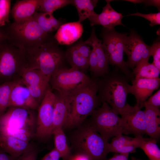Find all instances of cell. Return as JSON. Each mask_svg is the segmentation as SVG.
Returning <instances> with one entry per match:
<instances>
[{
	"instance_id": "6da1fadb",
	"label": "cell",
	"mask_w": 160,
	"mask_h": 160,
	"mask_svg": "<svg viewBox=\"0 0 160 160\" xmlns=\"http://www.w3.org/2000/svg\"><path fill=\"white\" fill-rule=\"evenodd\" d=\"M36 110L10 107L0 116V134L29 142L35 137Z\"/></svg>"
},
{
	"instance_id": "7a4b0ae2",
	"label": "cell",
	"mask_w": 160,
	"mask_h": 160,
	"mask_svg": "<svg viewBox=\"0 0 160 160\" xmlns=\"http://www.w3.org/2000/svg\"><path fill=\"white\" fill-rule=\"evenodd\" d=\"M9 42L24 52L35 49L50 39L33 17L24 22H14L4 30Z\"/></svg>"
},
{
	"instance_id": "3957f363",
	"label": "cell",
	"mask_w": 160,
	"mask_h": 160,
	"mask_svg": "<svg viewBox=\"0 0 160 160\" xmlns=\"http://www.w3.org/2000/svg\"><path fill=\"white\" fill-rule=\"evenodd\" d=\"M24 53L26 68L38 69L49 77L62 68L64 55L50 39L35 49Z\"/></svg>"
},
{
	"instance_id": "277c9868",
	"label": "cell",
	"mask_w": 160,
	"mask_h": 160,
	"mask_svg": "<svg viewBox=\"0 0 160 160\" xmlns=\"http://www.w3.org/2000/svg\"><path fill=\"white\" fill-rule=\"evenodd\" d=\"M96 80L72 96L70 113L63 127H77L96 109L100 100Z\"/></svg>"
},
{
	"instance_id": "5b68a950",
	"label": "cell",
	"mask_w": 160,
	"mask_h": 160,
	"mask_svg": "<svg viewBox=\"0 0 160 160\" xmlns=\"http://www.w3.org/2000/svg\"><path fill=\"white\" fill-rule=\"evenodd\" d=\"M102 76L100 80H96L99 99L100 101L106 102L116 113L120 114L127 103L130 85L125 77L118 74L109 73Z\"/></svg>"
},
{
	"instance_id": "8992f818",
	"label": "cell",
	"mask_w": 160,
	"mask_h": 160,
	"mask_svg": "<svg viewBox=\"0 0 160 160\" xmlns=\"http://www.w3.org/2000/svg\"><path fill=\"white\" fill-rule=\"evenodd\" d=\"M73 142L77 153L86 155L91 160H104L109 153L108 140L89 124L82 127L76 131Z\"/></svg>"
},
{
	"instance_id": "52a82bcc",
	"label": "cell",
	"mask_w": 160,
	"mask_h": 160,
	"mask_svg": "<svg viewBox=\"0 0 160 160\" xmlns=\"http://www.w3.org/2000/svg\"><path fill=\"white\" fill-rule=\"evenodd\" d=\"M26 65L23 51L8 41L0 44V85L21 79Z\"/></svg>"
},
{
	"instance_id": "ba28073f",
	"label": "cell",
	"mask_w": 160,
	"mask_h": 160,
	"mask_svg": "<svg viewBox=\"0 0 160 160\" xmlns=\"http://www.w3.org/2000/svg\"><path fill=\"white\" fill-rule=\"evenodd\" d=\"M92 80L77 69L62 68L50 76L49 83L52 90L55 89L64 96L72 97L87 86Z\"/></svg>"
},
{
	"instance_id": "9c48e42d",
	"label": "cell",
	"mask_w": 160,
	"mask_h": 160,
	"mask_svg": "<svg viewBox=\"0 0 160 160\" xmlns=\"http://www.w3.org/2000/svg\"><path fill=\"white\" fill-rule=\"evenodd\" d=\"M102 105L92 114L90 125L103 137L110 138L123 134L121 118L109 105L102 101Z\"/></svg>"
},
{
	"instance_id": "30bf717a",
	"label": "cell",
	"mask_w": 160,
	"mask_h": 160,
	"mask_svg": "<svg viewBox=\"0 0 160 160\" xmlns=\"http://www.w3.org/2000/svg\"><path fill=\"white\" fill-rule=\"evenodd\" d=\"M125 33L116 32L114 28H104L102 44L109 63L119 68L127 76L130 72L124 60V39Z\"/></svg>"
},
{
	"instance_id": "8fae6325",
	"label": "cell",
	"mask_w": 160,
	"mask_h": 160,
	"mask_svg": "<svg viewBox=\"0 0 160 160\" xmlns=\"http://www.w3.org/2000/svg\"><path fill=\"white\" fill-rule=\"evenodd\" d=\"M55 95L49 86L37 109L35 137L44 140L52 135Z\"/></svg>"
},
{
	"instance_id": "7c38bea8",
	"label": "cell",
	"mask_w": 160,
	"mask_h": 160,
	"mask_svg": "<svg viewBox=\"0 0 160 160\" xmlns=\"http://www.w3.org/2000/svg\"><path fill=\"white\" fill-rule=\"evenodd\" d=\"M124 44V52L128 57L126 63L128 68L133 69L141 62L148 61L151 56V46L146 44L134 30H131L128 36H125Z\"/></svg>"
},
{
	"instance_id": "4fadbf2b",
	"label": "cell",
	"mask_w": 160,
	"mask_h": 160,
	"mask_svg": "<svg viewBox=\"0 0 160 160\" xmlns=\"http://www.w3.org/2000/svg\"><path fill=\"white\" fill-rule=\"evenodd\" d=\"M136 104L132 106L127 103L120 114L123 134H132L135 137L146 134L144 111Z\"/></svg>"
},
{
	"instance_id": "5bb4252c",
	"label": "cell",
	"mask_w": 160,
	"mask_h": 160,
	"mask_svg": "<svg viewBox=\"0 0 160 160\" xmlns=\"http://www.w3.org/2000/svg\"><path fill=\"white\" fill-rule=\"evenodd\" d=\"M50 78L38 69L25 68L21 79L33 97L40 105L50 86Z\"/></svg>"
},
{
	"instance_id": "9a60e30c",
	"label": "cell",
	"mask_w": 160,
	"mask_h": 160,
	"mask_svg": "<svg viewBox=\"0 0 160 160\" xmlns=\"http://www.w3.org/2000/svg\"><path fill=\"white\" fill-rule=\"evenodd\" d=\"M39 105L21 79L15 80L11 92L9 107L36 110Z\"/></svg>"
},
{
	"instance_id": "2e32d148",
	"label": "cell",
	"mask_w": 160,
	"mask_h": 160,
	"mask_svg": "<svg viewBox=\"0 0 160 160\" xmlns=\"http://www.w3.org/2000/svg\"><path fill=\"white\" fill-rule=\"evenodd\" d=\"M129 87V93L134 95L136 105L141 109L144 107L145 102L160 84V79L135 78Z\"/></svg>"
},
{
	"instance_id": "e0dca14e",
	"label": "cell",
	"mask_w": 160,
	"mask_h": 160,
	"mask_svg": "<svg viewBox=\"0 0 160 160\" xmlns=\"http://www.w3.org/2000/svg\"><path fill=\"white\" fill-rule=\"evenodd\" d=\"M106 5L103 7L102 12L99 14L91 16L88 18L90 25L93 26L95 25H101L104 28H113L116 25L124 26L121 20L124 16L118 12L111 7L110 3L112 0H107Z\"/></svg>"
},
{
	"instance_id": "ac0fdd59",
	"label": "cell",
	"mask_w": 160,
	"mask_h": 160,
	"mask_svg": "<svg viewBox=\"0 0 160 160\" xmlns=\"http://www.w3.org/2000/svg\"><path fill=\"white\" fill-rule=\"evenodd\" d=\"M53 111L52 134L55 129L63 127L70 112L72 97L64 96L56 91Z\"/></svg>"
},
{
	"instance_id": "d6986e66",
	"label": "cell",
	"mask_w": 160,
	"mask_h": 160,
	"mask_svg": "<svg viewBox=\"0 0 160 160\" xmlns=\"http://www.w3.org/2000/svg\"><path fill=\"white\" fill-rule=\"evenodd\" d=\"M144 138L143 136L132 138L122 135L113 137L109 144V152L116 153H133L140 148Z\"/></svg>"
},
{
	"instance_id": "ffe728a7",
	"label": "cell",
	"mask_w": 160,
	"mask_h": 160,
	"mask_svg": "<svg viewBox=\"0 0 160 160\" xmlns=\"http://www.w3.org/2000/svg\"><path fill=\"white\" fill-rule=\"evenodd\" d=\"M83 31V26L79 21L62 25L54 36L57 42L61 45H69L77 40Z\"/></svg>"
},
{
	"instance_id": "44dd1931",
	"label": "cell",
	"mask_w": 160,
	"mask_h": 160,
	"mask_svg": "<svg viewBox=\"0 0 160 160\" xmlns=\"http://www.w3.org/2000/svg\"><path fill=\"white\" fill-rule=\"evenodd\" d=\"M41 2V0L17 1L11 10L14 22H23L31 18L38 10Z\"/></svg>"
},
{
	"instance_id": "7402d4cb",
	"label": "cell",
	"mask_w": 160,
	"mask_h": 160,
	"mask_svg": "<svg viewBox=\"0 0 160 160\" xmlns=\"http://www.w3.org/2000/svg\"><path fill=\"white\" fill-rule=\"evenodd\" d=\"M84 42L91 46L95 53L98 62L97 76H103L108 73L109 62L103 48L102 41L96 36L94 28L89 38Z\"/></svg>"
},
{
	"instance_id": "603a6c76",
	"label": "cell",
	"mask_w": 160,
	"mask_h": 160,
	"mask_svg": "<svg viewBox=\"0 0 160 160\" xmlns=\"http://www.w3.org/2000/svg\"><path fill=\"white\" fill-rule=\"evenodd\" d=\"M146 134L157 141L160 136V111L159 108L144 105Z\"/></svg>"
},
{
	"instance_id": "cb8c5ba5",
	"label": "cell",
	"mask_w": 160,
	"mask_h": 160,
	"mask_svg": "<svg viewBox=\"0 0 160 160\" xmlns=\"http://www.w3.org/2000/svg\"><path fill=\"white\" fill-rule=\"evenodd\" d=\"M32 146L28 142L9 136H2L0 144V147L5 152L16 157L20 156Z\"/></svg>"
},
{
	"instance_id": "d4e9b609",
	"label": "cell",
	"mask_w": 160,
	"mask_h": 160,
	"mask_svg": "<svg viewBox=\"0 0 160 160\" xmlns=\"http://www.w3.org/2000/svg\"><path fill=\"white\" fill-rule=\"evenodd\" d=\"M33 17L43 31L48 34L57 30L62 25L52 13L36 12Z\"/></svg>"
},
{
	"instance_id": "484cf974",
	"label": "cell",
	"mask_w": 160,
	"mask_h": 160,
	"mask_svg": "<svg viewBox=\"0 0 160 160\" xmlns=\"http://www.w3.org/2000/svg\"><path fill=\"white\" fill-rule=\"evenodd\" d=\"M65 57L71 68L85 73L89 69L88 60L79 52L76 45L73 46L67 51Z\"/></svg>"
},
{
	"instance_id": "4316f807",
	"label": "cell",
	"mask_w": 160,
	"mask_h": 160,
	"mask_svg": "<svg viewBox=\"0 0 160 160\" xmlns=\"http://www.w3.org/2000/svg\"><path fill=\"white\" fill-rule=\"evenodd\" d=\"M52 135L54 136L55 148L60 153L63 160H68L72 155L63 128L60 127L54 130Z\"/></svg>"
},
{
	"instance_id": "83f0119b",
	"label": "cell",
	"mask_w": 160,
	"mask_h": 160,
	"mask_svg": "<svg viewBox=\"0 0 160 160\" xmlns=\"http://www.w3.org/2000/svg\"><path fill=\"white\" fill-rule=\"evenodd\" d=\"M97 0H74L73 4L76 7L80 22L97 14L94 10L98 1Z\"/></svg>"
},
{
	"instance_id": "f1b7e54d",
	"label": "cell",
	"mask_w": 160,
	"mask_h": 160,
	"mask_svg": "<svg viewBox=\"0 0 160 160\" xmlns=\"http://www.w3.org/2000/svg\"><path fill=\"white\" fill-rule=\"evenodd\" d=\"M135 78L157 79L159 78L160 71L153 63L143 61L133 69Z\"/></svg>"
},
{
	"instance_id": "f546056e",
	"label": "cell",
	"mask_w": 160,
	"mask_h": 160,
	"mask_svg": "<svg viewBox=\"0 0 160 160\" xmlns=\"http://www.w3.org/2000/svg\"><path fill=\"white\" fill-rule=\"evenodd\" d=\"M140 148L148 157V160H160V150L157 144V141L150 138H144ZM131 160H143L135 157H131Z\"/></svg>"
},
{
	"instance_id": "4dcf8cb0",
	"label": "cell",
	"mask_w": 160,
	"mask_h": 160,
	"mask_svg": "<svg viewBox=\"0 0 160 160\" xmlns=\"http://www.w3.org/2000/svg\"><path fill=\"white\" fill-rule=\"evenodd\" d=\"M15 80L0 85V116L9 107L11 92Z\"/></svg>"
},
{
	"instance_id": "1f68e13d",
	"label": "cell",
	"mask_w": 160,
	"mask_h": 160,
	"mask_svg": "<svg viewBox=\"0 0 160 160\" xmlns=\"http://www.w3.org/2000/svg\"><path fill=\"white\" fill-rule=\"evenodd\" d=\"M73 3V0H41L38 10L40 12L53 14L56 10Z\"/></svg>"
},
{
	"instance_id": "d6a6232c",
	"label": "cell",
	"mask_w": 160,
	"mask_h": 160,
	"mask_svg": "<svg viewBox=\"0 0 160 160\" xmlns=\"http://www.w3.org/2000/svg\"><path fill=\"white\" fill-rule=\"evenodd\" d=\"M11 1L0 0V26L4 25L9 22V14Z\"/></svg>"
},
{
	"instance_id": "836d02e7",
	"label": "cell",
	"mask_w": 160,
	"mask_h": 160,
	"mask_svg": "<svg viewBox=\"0 0 160 160\" xmlns=\"http://www.w3.org/2000/svg\"><path fill=\"white\" fill-rule=\"evenodd\" d=\"M130 16H137L143 17L150 22V25L153 26L160 24V12L143 14L138 12L132 14Z\"/></svg>"
},
{
	"instance_id": "e575fe53",
	"label": "cell",
	"mask_w": 160,
	"mask_h": 160,
	"mask_svg": "<svg viewBox=\"0 0 160 160\" xmlns=\"http://www.w3.org/2000/svg\"><path fill=\"white\" fill-rule=\"evenodd\" d=\"M151 55L153 58V63L160 71V42L155 41L151 46Z\"/></svg>"
},
{
	"instance_id": "d590c367",
	"label": "cell",
	"mask_w": 160,
	"mask_h": 160,
	"mask_svg": "<svg viewBox=\"0 0 160 160\" xmlns=\"http://www.w3.org/2000/svg\"><path fill=\"white\" fill-rule=\"evenodd\" d=\"M38 152L32 145L16 160H37Z\"/></svg>"
},
{
	"instance_id": "8d00e7d4",
	"label": "cell",
	"mask_w": 160,
	"mask_h": 160,
	"mask_svg": "<svg viewBox=\"0 0 160 160\" xmlns=\"http://www.w3.org/2000/svg\"><path fill=\"white\" fill-rule=\"evenodd\" d=\"M89 70L97 76L98 72V62L96 56L94 49L92 48L89 60Z\"/></svg>"
},
{
	"instance_id": "74e56055",
	"label": "cell",
	"mask_w": 160,
	"mask_h": 160,
	"mask_svg": "<svg viewBox=\"0 0 160 160\" xmlns=\"http://www.w3.org/2000/svg\"><path fill=\"white\" fill-rule=\"evenodd\" d=\"M144 105L159 108L160 106V89L151 96L145 102Z\"/></svg>"
},
{
	"instance_id": "f35d334b",
	"label": "cell",
	"mask_w": 160,
	"mask_h": 160,
	"mask_svg": "<svg viewBox=\"0 0 160 160\" xmlns=\"http://www.w3.org/2000/svg\"><path fill=\"white\" fill-rule=\"evenodd\" d=\"M79 52L84 57L89 60L91 50L89 45L85 43H80L76 45Z\"/></svg>"
},
{
	"instance_id": "ab89813d",
	"label": "cell",
	"mask_w": 160,
	"mask_h": 160,
	"mask_svg": "<svg viewBox=\"0 0 160 160\" xmlns=\"http://www.w3.org/2000/svg\"><path fill=\"white\" fill-rule=\"evenodd\" d=\"M60 153L54 148L45 155L41 160H60Z\"/></svg>"
},
{
	"instance_id": "60d3db41",
	"label": "cell",
	"mask_w": 160,
	"mask_h": 160,
	"mask_svg": "<svg viewBox=\"0 0 160 160\" xmlns=\"http://www.w3.org/2000/svg\"><path fill=\"white\" fill-rule=\"evenodd\" d=\"M129 153H116L111 158L104 160H128Z\"/></svg>"
},
{
	"instance_id": "b9f144b4",
	"label": "cell",
	"mask_w": 160,
	"mask_h": 160,
	"mask_svg": "<svg viewBox=\"0 0 160 160\" xmlns=\"http://www.w3.org/2000/svg\"><path fill=\"white\" fill-rule=\"evenodd\" d=\"M17 158L8 154L0 147V160H16Z\"/></svg>"
},
{
	"instance_id": "7bdbcfd3",
	"label": "cell",
	"mask_w": 160,
	"mask_h": 160,
	"mask_svg": "<svg viewBox=\"0 0 160 160\" xmlns=\"http://www.w3.org/2000/svg\"><path fill=\"white\" fill-rule=\"evenodd\" d=\"M68 160H91L86 155L77 153L74 155H71Z\"/></svg>"
},
{
	"instance_id": "ee69618b",
	"label": "cell",
	"mask_w": 160,
	"mask_h": 160,
	"mask_svg": "<svg viewBox=\"0 0 160 160\" xmlns=\"http://www.w3.org/2000/svg\"><path fill=\"white\" fill-rule=\"evenodd\" d=\"M143 3L146 6H154L160 10V1L159 0H144Z\"/></svg>"
},
{
	"instance_id": "f6af8a7d",
	"label": "cell",
	"mask_w": 160,
	"mask_h": 160,
	"mask_svg": "<svg viewBox=\"0 0 160 160\" xmlns=\"http://www.w3.org/2000/svg\"><path fill=\"white\" fill-rule=\"evenodd\" d=\"M8 40V37L4 30L0 29V44Z\"/></svg>"
},
{
	"instance_id": "bcb514c9",
	"label": "cell",
	"mask_w": 160,
	"mask_h": 160,
	"mask_svg": "<svg viewBox=\"0 0 160 160\" xmlns=\"http://www.w3.org/2000/svg\"><path fill=\"white\" fill-rule=\"evenodd\" d=\"M124 1L130 2L135 4L143 3L144 1V0H127Z\"/></svg>"
},
{
	"instance_id": "7dc6e473",
	"label": "cell",
	"mask_w": 160,
	"mask_h": 160,
	"mask_svg": "<svg viewBox=\"0 0 160 160\" xmlns=\"http://www.w3.org/2000/svg\"><path fill=\"white\" fill-rule=\"evenodd\" d=\"M2 140V136L0 134V144L1 143Z\"/></svg>"
}]
</instances>
